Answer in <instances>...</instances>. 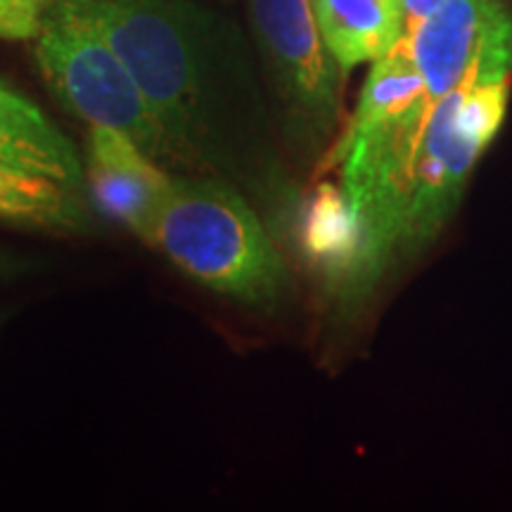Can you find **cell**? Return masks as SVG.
Listing matches in <instances>:
<instances>
[{
    "label": "cell",
    "instance_id": "cell-1",
    "mask_svg": "<svg viewBox=\"0 0 512 512\" xmlns=\"http://www.w3.org/2000/svg\"><path fill=\"white\" fill-rule=\"evenodd\" d=\"M143 91L166 162L290 209L242 41L190 0H81Z\"/></svg>",
    "mask_w": 512,
    "mask_h": 512
},
{
    "label": "cell",
    "instance_id": "cell-2",
    "mask_svg": "<svg viewBox=\"0 0 512 512\" xmlns=\"http://www.w3.org/2000/svg\"><path fill=\"white\" fill-rule=\"evenodd\" d=\"M150 245L207 290L273 309L287 268L256 211L235 185L211 176L171 181Z\"/></svg>",
    "mask_w": 512,
    "mask_h": 512
},
{
    "label": "cell",
    "instance_id": "cell-3",
    "mask_svg": "<svg viewBox=\"0 0 512 512\" xmlns=\"http://www.w3.org/2000/svg\"><path fill=\"white\" fill-rule=\"evenodd\" d=\"M34 41L38 72L69 112L91 126L117 128L166 162L164 136L143 91L81 0H60Z\"/></svg>",
    "mask_w": 512,
    "mask_h": 512
},
{
    "label": "cell",
    "instance_id": "cell-4",
    "mask_svg": "<svg viewBox=\"0 0 512 512\" xmlns=\"http://www.w3.org/2000/svg\"><path fill=\"white\" fill-rule=\"evenodd\" d=\"M249 19L285 140L297 155H318L337 131L344 69L320 36L311 0H249Z\"/></svg>",
    "mask_w": 512,
    "mask_h": 512
},
{
    "label": "cell",
    "instance_id": "cell-5",
    "mask_svg": "<svg viewBox=\"0 0 512 512\" xmlns=\"http://www.w3.org/2000/svg\"><path fill=\"white\" fill-rule=\"evenodd\" d=\"M489 147L458 119L456 88L432 102L415 157L399 256H411L437 240L463 200L467 183Z\"/></svg>",
    "mask_w": 512,
    "mask_h": 512
},
{
    "label": "cell",
    "instance_id": "cell-6",
    "mask_svg": "<svg viewBox=\"0 0 512 512\" xmlns=\"http://www.w3.org/2000/svg\"><path fill=\"white\" fill-rule=\"evenodd\" d=\"M166 171L136 140L110 126L88 133V188L105 216L150 245L159 211L169 197Z\"/></svg>",
    "mask_w": 512,
    "mask_h": 512
},
{
    "label": "cell",
    "instance_id": "cell-7",
    "mask_svg": "<svg viewBox=\"0 0 512 512\" xmlns=\"http://www.w3.org/2000/svg\"><path fill=\"white\" fill-rule=\"evenodd\" d=\"M505 5L508 0H441L418 27L403 34L432 100L465 79Z\"/></svg>",
    "mask_w": 512,
    "mask_h": 512
},
{
    "label": "cell",
    "instance_id": "cell-8",
    "mask_svg": "<svg viewBox=\"0 0 512 512\" xmlns=\"http://www.w3.org/2000/svg\"><path fill=\"white\" fill-rule=\"evenodd\" d=\"M294 235L299 252L335 292L349 302L361 297V230L342 188L320 183L294 204Z\"/></svg>",
    "mask_w": 512,
    "mask_h": 512
},
{
    "label": "cell",
    "instance_id": "cell-9",
    "mask_svg": "<svg viewBox=\"0 0 512 512\" xmlns=\"http://www.w3.org/2000/svg\"><path fill=\"white\" fill-rule=\"evenodd\" d=\"M0 164L79 190L83 166L72 140L29 98L0 79Z\"/></svg>",
    "mask_w": 512,
    "mask_h": 512
},
{
    "label": "cell",
    "instance_id": "cell-10",
    "mask_svg": "<svg viewBox=\"0 0 512 512\" xmlns=\"http://www.w3.org/2000/svg\"><path fill=\"white\" fill-rule=\"evenodd\" d=\"M311 8L344 72L380 60L406 34V0H311Z\"/></svg>",
    "mask_w": 512,
    "mask_h": 512
},
{
    "label": "cell",
    "instance_id": "cell-11",
    "mask_svg": "<svg viewBox=\"0 0 512 512\" xmlns=\"http://www.w3.org/2000/svg\"><path fill=\"white\" fill-rule=\"evenodd\" d=\"M0 219L48 230L83 226L79 204L69 188L50 178L0 164Z\"/></svg>",
    "mask_w": 512,
    "mask_h": 512
},
{
    "label": "cell",
    "instance_id": "cell-12",
    "mask_svg": "<svg viewBox=\"0 0 512 512\" xmlns=\"http://www.w3.org/2000/svg\"><path fill=\"white\" fill-rule=\"evenodd\" d=\"M60 0H0V41H31Z\"/></svg>",
    "mask_w": 512,
    "mask_h": 512
},
{
    "label": "cell",
    "instance_id": "cell-13",
    "mask_svg": "<svg viewBox=\"0 0 512 512\" xmlns=\"http://www.w3.org/2000/svg\"><path fill=\"white\" fill-rule=\"evenodd\" d=\"M439 3L441 0H406V31L418 27Z\"/></svg>",
    "mask_w": 512,
    "mask_h": 512
},
{
    "label": "cell",
    "instance_id": "cell-14",
    "mask_svg": "<svg viewBox=\"0 0 512 512\" xmlns=\"http://www.w3.org/2000/svg\"><path fill=\"white\" fill-rule=\"evenodd\" d=\"M22 268H27L24 261L15 259V256L8 254V252H0V278H10V275L22 271Z\"/></svg>",
    "mask_w": 512,
    "mask_h": 512
}]
</instances>
